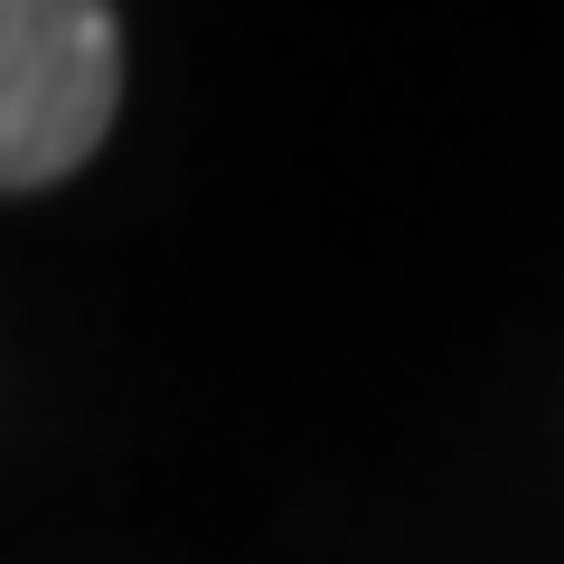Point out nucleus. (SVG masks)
Instances as JSON below:
<instances>
[{"label": "nucleus", "mask_w": 564, "mask_h": 564, "mask_svg": "<svg viewBox=\"0 0 564 564\" xmlns=\"http://www.w3.org/2000/svg\"><path fill=\"white\" fill-rule=\"evenodd\" d=\"M122 113L113 0H0V198L57 188Z\"/></svg>", "instance_id": "obj_1"}]
</instances>
